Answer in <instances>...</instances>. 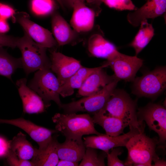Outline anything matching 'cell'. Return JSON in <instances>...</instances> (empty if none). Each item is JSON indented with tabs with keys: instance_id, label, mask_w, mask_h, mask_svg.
<instances>
[{
	"instance_id": "6da1fadb",
	"label": "cell",
	"mask_w": 166,
	"mask_h": 166,
	"mask_svg": "<svg viewBox=\"0 0 166 166\" xmlns=\"http://www.w3.org/2000/svg\"><path fill=\"white\" fill-rule=\"evenodd\" d=\"M52 119L55 124V130L61 133L65 138L81 140L83 135L102 134L95 129L92 117L88 114L58 113Z\"/></svg>"
},
{
	"instance_id": "7a4b0ae2",
	"label": "cell",
	"mask_w": 166,
	"mask_h": 166,
	"mask_svg": "<svg viewBox=\"0 0 166 166\" xmlns=\"http://www.w3.org/2000/svg\"><path fill=\"white\" fill-rule=\"evenodd\" d=\"M136 102L123 90L115 89L101 109L107 115L118 118L130 128H144L143 121L138 120Z\"/></svg>"
},
{
	"instance_id": "3957f363",
	"label": "cell",
	"mask_w": 166,
	"mask_h": 166,
	"mask_svg": "<svg viewBox=\"0 0 166 166\" xmlns=\"http://www.w3.org/2000/svg\"><path fill=\"white\" fill-rule=\"evenodd\" d=\"M159 141L157 138H151L144 131L132 136L125 147L128 155L125 166H152L154 157L156 155V148Z\"/></svg>"
},
{
	"instance_id": "277c9868",
	"label": "cell",
	"mask_w": 166,
	"mask_h": 166,
	"mask_svg": "<svg viewBox=\"0 0 166 166\" xmlns=\"http://www.w3.org/2000/svg\"><path fill=\"white\" fill-rule=\"evenodd\" d=\"M17 47L21 52L22 68L27 75L39 69H50L51 62L46 54L47 48L35 42L25 33L18 38Z\"/></svg>"
},
{
	"instance_id": "5b68a950",
	"label": "cell",
	"mask_w": 166,
	"mask_h": 166,
	"mask_svg": "<svg viewBox=\"0 0 166 166\" xmlns=\"http://www.w3.org/2000/svg\"><path fill=\"white\" fill-rule=\"evenodd\" d=\"M50 69L38 70L27 86L42 99L46 108L54 101L61 108L62 103L60 98V85L57 77Z\"/></svg>"
},
{
	"instance_id": "8992f818",
	"label": "cell",
	"mask_w": 166,
	"mask_h": 166,
	"mask_svg": "<svg viewBox=\"0 0 166 166\" xmlns=\"http://www.w3.org/2000/svg\"><path fill=\"white\" fill-rule=\"evenodd\" d=\"M119 81L116 78L95 94L76 101L62 104L61 109H63L65 113L84 112L93 115L104 107L116 89Z\"/></svg>"
},
{
	"instance_id": "52a82bcc",
	"label": "cell",
	"mask_w": 166,
	"mask_h": 166,
	"mask_svg": "<svg viewBox=\"0 0 166 166\" xmlns=\"http://www.w3.org/2000/svg\"><path fill=\"white\" fill-rule=\"evenodd\" d=\"M133 81L132 93L139 97L155 98L166 89V66L158 67L146 72Z\"/></svg>"
},
{
	"instance_id": "ba28073f",
	"label": "cell",
	"mask_w": 166,
	"mask_h": 166,
	"mask_svg": "<svg viewBox=\"0 0 166 166\" xmlns=\"http://www.w3.org/2000/svg\"><path fill=\"white\" fill-rule=\"evenodd\" d=\"M143 61L136 56H130L119 52L113 53L105 63L110 66L119 81H133L136 74L143 64Z\"/></svg>"
},
{
	"instance_id": "9c48e42d",
	"label": "cell",
	"mask_w": 166,
	"mask_h": 166,
	"mask_svg": "<svg viewBox=\"0 0 166 166\" xmlns=\"http://www.w3.org/2000/svg\"><path fill=\"white\" fill-rule=\"evenodd\" d=\"M139 121H144L149 128L158 135L159 143L164 144L166 140V110L159 104L150 103L138 109Z\"/></svg>"
},
{
	"instance_id": "30bf717a",
	"label": "cell",
	"mask_w": 166,
	"mask_h": 166,
	"mask_svg": "<svg viewBox=\"0 0 166 166\" xmlns=\"http://www.w3.org/2000/svg\"><path fill=\"white\" fill-rule=\"evenodd\" d=\"M129 131L116 136L106 134L90 136L83 137L84 143L86 147L101 150L106 153L112 148L125 146L129 140L134 135L144 131V128H130Z\"/></svg>"
},
{
	"instance_id": "8fae6325",
	"label": "cell",
	"mask_w": 166,
	"mask_h": 166,
	"mask_svg": "<svg viewBox=\"0 0 166 166\" xmlns=\"http://www.w3.org/2000/svg\"><path fill=\"white\" fill-rule=\"evenodd\" d=\"M16 20L25 33L34 42L46 48H53L57 44L52 33L48 30L31 21L25 12L17 14Z\"/></svg>"
},
{
	"instance_id": "7c38bea8",
	"label": "cell",
	"mask_w": 166,
	"mask_h": 166,
	"mask_svg": "<svg viewBox=\"0 0 166 166\" xmlns=\"http://www.w3.org/2000/svg\"><path fill=\"white\" fill-rule=\"evenodd\" d=\"M0 124H11L20 128L27 133L39 146L38 148H45L51 140L53 134L58 132L36 125L23 118L12 119H0Z\"/></svg>"
},
{
	"instance_id": "4fadbf2b",
	"label": "cell",
	"mask_w": 166,
	"mask_h": 166,
	"mask_svg": "<svg viewBox=\"0 0 166 166\" xmlns=\"http://www.w3.org/2000/svg\"><path fill=\"white\" fill-rule=\"evenodd\" d=\"M50 61L51 70L56 74L60 86L83 66L79 61L55 50L51 51Z\"/></svg>"
},
{
	"instance_id": "5bb4252c",
	"label": "cell",
	"mask_w": 166,
	"mask_h": 166,
	"mask_svg": "<svg viewBox=\"0 0 166 166\" xmlns=\"http://www.w3.org/2000/svg\"><path fill=\"white\" fill-rule=\"evenodd\" d=\"M70 23L73 30L78 33L91 30L93 26L95 18L101 11V9L89 8L85 2L75 4Z\"/></svg>"
},
{
	"instance_id": "9a60e30c",
	"label": "cell",
	"mask_w": 166,
	"mask_h": 166,
	"mask_svg": "<svg viewBox=\"0 0 166 166\" xmlns=\"http://www.w3.org/2000/svg\"><path fill=\"white\" fill-rule=\"evenodd\" d=\"M25 78L17 81L19 95L22 100L23 112L29 114H38L45 111L46 108L42 98L27 85Z\"/></svg>"
},
{
	"instance_id": "2e32d148",
	"label": "cell",
	"mask_w": 166,
	"mask_h": 166,
	"mask_svg": "<svg viewBox=\"0 0 166 166\" xmlns=\"http://www.w3.org/2000/svg\"><path fill=\"white\" fill-rule=\"evenodd\" d=\"M166 0H147L141 7L129 13L127 19L134 26L140 25L141 22L149 18H154L166 12Z\"/></svg>"
},
{
	"instance_id": "e0dca14e",
	"label": "cell",
	"mask_w": 166,
	"mask_h": 166,
	"mask_svg": "<svg viewBox=\"0 0 166 166\" xmlns=\"http://www.w3.org/2000/svg\"><path fill=\"white\" fill-rule=\"evenodd\" d=\"M107 67L105 63L87 77L79 89L78 97H86L95 94L116 78L114 74L109 75L103 69Z\"/></svg>"
},
{
	"instance_id": "ac0fdd59",
	"label": "cell",
	"mask_w": 166,
	"mask_h": 166,
	"mask_svg": "<svg viewBox=\"0 0 166 166\" xmlns=\"http://www.w3.org/2000/svg\"><path fill=\"white\" fill-rule=\"evenodd\" d=\"M51 26L55 39L58 45L76 44L78 33L71 28L66 21L59 13L55 12L53 14Z\"/></svg>"
},
{
	"instance_id": "d6986e66",
	"label": "cell",
	"mask_w": 166,
	"mask_h": 166,
	"mask_svg": "<svg viewBox=\"0 0 166 166\" xmlns=\"http://www.w3.org/2000/svg\"><path fill=\"white\" fill-rule=\"evenodd\" d=\"M86 148L83 141L65 138L62 143L58 141L57 150L59 158L74 162H78L81 160Z\"/></svg>"
},
{
	"instance_id": "ffe728a7",
	"label": "cell",
	"mask_w": 166,
	"mask_h": 166,
	"mask_svg": "<svg viewBox=\"0 0 166 166\" xmlns=\"http://www.w3.org/2000/svg\"><path fill=\"white\" fill-rule=\"evenodd\" d=\"M87 47L93 56L107 59L117 50L114 44L106 40L100 33L93 34L89 37Z\"/></svg>"
},
{
	"instance_id": "44dd1931",
	"label": "cell",
	"mask_w": 166,
	"mask_h": 166,
	"mask_svg": "<svg viewBox=\"0 0 166 166\" xmlns=\"http://www.w3.org/2000/svg\"><path fill=\"white\" fill-rule=\"evenodd\" d=\"M57 137L53 136L45 148H35L34 155L31 160L34 166H57L59 160L57 150Z\"/></svg>"
},
{
	"instance_id": "7402d4cb",
	"label": "cell",
	"mask_w": 166,
	"mask_h": 166,
	"mask_svg": "<svg viewBox=\"0 0 166 166\" xmlns=\"http://www.w3.org/2000/svg\"><path fill=\"white\" fill-rule=\"evenodd\" d=\"M94 124L101 126L105 130L106 134L116 136L124 133V130L127 125L121 119L107 115L101 109L93 114L92 117Z\"/></svg>"
},
{
	"instance_id": "603a6c76",
	"label": "cell",
	"mask_w": 166,
	"mask_h": 166,
	"mask_svg": "<svg viewBox=\"0 0 166 166\" xmlns=\"http://www.w3.org/2000/svg\"><path fill=\"white\" fill-rule=\"evenodd\" d=\"M99 68H89L82 66L60 86V95L64 97L72 95L74 90L79 89L87 77Z\"/></svg>"
},
{
	"instance_id": "cb8c5ba5",
	"label": "cell",
	"mask_w": 166,
	"mask_h": 166,
	"mask_svg": "<svg viewBox=\"0 0 166 166\" xmlns=\"http://www.w3.org/2000/svg\"><path fill=\"white\" fill-rule=\"evenodd\" d=\"M10 150L20 158L29 160L33 158L35 148L27 139L26 136L20 132L10 140Z\"/></svg>"
},
{
	"instance_id": "d4e9b609",
	"label": "cell",
	"mask_w": 166,
	"mask_h": 166,
	"mask_svg": "<svg viewBox=\"0 0 166 166\" xmlns=\"http://www.w3.org/2000/svg\"><path fill=\"white\" fill-rule=\"evenodd\" d=\"M140 27L129 46L134 49L137 55L148 44L154 35V30L152 24L147 20L141 22Z\"/></svg>"
},
{
	"instance_id": "484cf974",
	"label": "cell",
	"mask_w": 166,
	"mask_h": 166,
	"mask_svg": "<svg viewBox=\"0 0 166 166\" xmlns=\"http://www.w3.org/2000/svg\"><path fill=\"white\" fill-rule=\"evenodd\" d=\"M22 68L21 58L10 55L3 47L0 48V75L12 80L11 76L16 70Z\"/></svg>"
},
{
	"instance_id": "4316f807",
	"label": "cell",
	"mask_w": 166,
	"mask_h": 166,
	"mask_svg": "<svg viewBox=\"0 0 166 166\" xmlns=\"http://www.w3.org/2000/svg\"><path fill=\"white\" fill-rule=\"evenodd\" d=\"M107 153L99 155L96 149L86 147L79 166H105V158Z\"/></svg>"
},
{
	"instance_id": "83f0119b",
	"label": "cell",
	"mask_w": 166,
	"mask_h": 166,
	"mask_svg": "<svg viewBox=\"0 0 166 166\" xmlns=\"http://www.w3.org/2000/svg\"><path fill=\"white\" fill-rule=\"evenodd\" d=\"M30 6L35 14L45 16L52 13L56 5L54 0H31Z\"/></svg>"
},
{
	"instance_id": "f1b7e54d",
	"label": "cell",
	"mask_w": 166,
	"mask_h": 166,
	"mask_svg": "<svg viewBox=\"0 0 166 166\" xmlns=\"http://www.w3.org/2000/svg\"><path fill=\"white\" fill-rule=\"evenodd\" d=\"M91 4H101L103 2L109 8L122 11L124 10H135L137 8L131 0H86Z\"/></svg>"
},
{
	"instance_id": "f546056e",
	"label": "cell",
	"mask_w": 166,
	"mask_h": 166,
	"mask_svg": "<svg viewBox=\"0 0 166 166\" xmlns=\"http://www.w3.org/2000/svg\"><path fill=\"white\" fill-rule=\"evenodd\" d=\"M110 152L107 153V166H124V163L119 159L118 157L122 153V151L120 148L117 147L112 148Z\"/></svg>"
},
{
	"instance_id": "4dcf8cb0",
	"label": "cell",
	"mask_w": 166,
	"mask_h": 166,
	"mask_svg": "<svg viewBox=\"0 0 166 166\" xmlns=\"http://www.w3.org/2000/svg\"><path fill=\"white\" fill-rule=\"evenodd\" d=\"M8 164L11 166H34L31 161L21 159L10 150L6 156Z\"/></svg>"
},
{
	"instance_id": "1f68e13d",
	"label": "cell",
	"mask_w": 166,
	"mask_h": 166,
	"mask_svg": "<svg viewBox=\"0 0 166 166\" xmlns=\"http://www.w3.org/2000/svg\"><path fill=\"white\" fill-rule=\"evenodd\" d=\"M18 38L5 34H0V48L5 46L12 48L17 47Z\"/></svg>"
},
{
	"instance_id": "d6a6232c",
	"label": "cell",
	"mask_w": 166,
	"mask_h": 166,
	"mask_svg": "<svg viewBox=\"0 0 166 166\" xmlns=\"http://www.w3.org/2000/svg\"><path fill=\"white\" fill-rule=\"evenodd\" d=\"M15 13V10L11 6L0 2V18L6 20L11 17L13 18Z\"/></svg>"
},
{
	"instance_id": "836d02e7",
	"label": "cell",
	"mask_w": 166,
	"mask_h": 166,
	"mask_svg": "<svg viewBox=\"0 0 166 166\" xmlns=\"http://www.w3.org/2000/svg\"><path fill=\"white\" fill-rule=\"evenodd\" d=\"M10 150V140L0 136V158L6 157Z\"/></svg>"
},
{
	"instance_id": "e575fe53",
	"label": "cell",
	"mask_w": 166,
	"mask_h": 166,
	"mask_svg": "<svg viewBox=\"0 0 166 166\" xmlns=\"http://www.w3.org/2000/svg\"><path fill=\"white\" fill-rule=\"evenodd\" d=\"M10 28L6 20L0 18V34H5L9 31Z\"/></svg>"
},
{
	"instance_id": "d590c367",
	"label": "cell",
	"mask_w": 166,
	"mask_h": 166,
	"mask_svg": "<svg viewBox=\"0 0 166 166\" xmlns=\"http://www.w3.org/2000/svg\"><path fill=\"white\" fill-rule=\"evenodd\" d=\"M62 3L65 6H67L73 8L74 5L79 2H85L86 0H61Z\"/></svg>"
},
{
	"instance_id": "8d00e7d4",
	"label": "cell",
	"mask_w": 166,
	"mask_h": 166,
	"mask_svg": "<svg viewBox=\"0 0 166 166\" xmlns=\"http://www.w3.org/2000/svg\"><path fill=\"white\" fill-rule=\"evenodd\" d=\"M78 162H74L71 161L60 160H59L57 166H77L79 165Z\"/></svg>"
},
{
	"instance_id": "74e56055",
	"label": "cell",
	"mask_w": 166,
	"mask_h": 166,
	"mask_svg": "<svg viewBox=\"0 0 166 166\" xmlns=\"http://www.w3.org/2000/svg\"><path fill=\"white\" fill-rule=\"evenodd\" d=\"M152 161L154 162V164L153 166H164L166 165L165 161L160 159L157 155L154 157Z\"/></svg>"
},
{
	"instance_id": "f35d334b",
	"label": "cell",
	"mask_w": 166,
	"mask_h": 166,
	"mask_svg": "<svg viewBox=\"0 0 166 166\" xmlns=\"http://www.w3.org/2000/svg\"><path fill=\"white\" fill-rule=\"evenodd\" d=\"M56 0L58 2L59 4L60 5L61 8L63 9H64V6H63L61 0Z\"/></svg>"
}]
</instances>
